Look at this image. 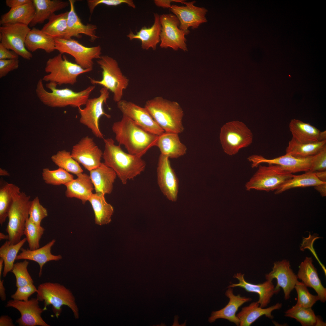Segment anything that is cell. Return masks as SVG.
<instances>
[{"label":"cell","mask_w":326,"mask_h":326,"mask_svg":"<svg viewBox=\"0 0 326 326\" xmlns=\"http://www.w3.org/2000/svg\"><path fill=\"white\" fill-rule=\"evenodd\" d=\"M104 163L116 173L123 184L133 179L145 170L146 164L142 157L124 152L111 138L104 139Z\"/></svg>","instance_id":"obj_1"},{"label":"cell","mask_w":326,"mask_h":326,"mask_svg":"<svg viewBox=\"0 0 326 326\" xmlns=\"http://www.w3.org/2000/svg\"><path fill=\"white\" fill-rule=\"evenodd\" d=\"M112 129L119 145H124L129 153L142 157L155 146L158 136L146 131L124 115L113 123Z\"/></svg>","instance_id":"obj_2"},{"label":"cell","mask_w":326,"mask_h":326,"mask_svg":"<svg viewBox=\"0 0 326 326\" xmlns=\"http://www.w3.org/2000/svg\"><path fill=\"white\" fill-rule=\"evenodd\" d=\"M57 86L52 82L47 83L46 87L51 91L49 92L45 88L42 79L38 81L35 92L38 99L43 104L53 107L70 106L78 108L86 104L95 87V85L90 86L80 91L75 92L67 88L58 89Z\"/></svg>","instance_id":"obj_3"},{"label":"cell","mask_w":326,"mask_h":326,"mask_svg":"<svg viewBox=\"0 0 326 326\" xmlns=\"http://www.w3.org/2000/svg\"><path fill=\"white\" fill-rule=\"evenodd\" d=\"M144 107L165 132L179 134L184 131V112L177 102L158 97L147 101Z\"/></svg>","instance_id":"obj_4"},{"label":"cell","mask_w":326,"mask_h":326,"mask_svg":"<svg viewBox=\"0 0 326 326\" xmlns=\"http://www.w3.org/2000/svg\"><path fill=\"white\" fill-rule=\"evenodd\" d=\"M37 298L39 301H43V309L51 305L52 310L56 318L60 316L62 307L68 306L72 312L76 319L79 318L78 308L75 298L70 290L57 283L47 282L40 284L37 287Z\"/></svg>","instance_id":"obj_5"},{"label":"cell","mask_w":326,"mask_h":326,"mask_svg":"<svg viewBox=\"0 0 326 326\" xmlns=\"http://www.w3.org/2000/svg\"><path fill=\"white\" fill-rule=\"evenodd\" d=\"M92 70L83 69L76 63L69 61L65 55L62 56L59 53L47 61L45 71L47 74L43 76L42 80L57 85H73L77 82L79 75Z\"/></svg>","instance_id":"obj_6"},{"label":"cell","mask_w":326,"mask_h":326,"mask_svg":"<svg viewBox=\"0 0 326 326\" xmlns=\"http://www.w3.org/2000/svg\"><path fill=\"white\" fill-rule=\"evenodd\" d=\"M97 62L102 69V78L97 80L89 77L93 85H101L110 91L117 103L122 100L123 91L128 87L129 80L122 73L117 62L107 55H101Z\"/></svg>","instance_id":"obj_7"},{"label":"cell","mask_w":326,"mask_h":326,"mask_svg":"<svg viewBox=\"0 0 326 326\" xmlns=\"http://www.w3.org/2000/svg\"><path fill=\"white\" fill-rule=\"evenodd\" d=\"M31 202L30 197L20 190L14 195L8 214V221L6 229L9 236L8 241L12 244L20 241L24 235Z\"/></svg>","instance_id":"obj_8"},{"label":"cell","mask_w":326,"mask_h":326,"mask_svg":"<svg viewBox=\"0 0 326 326\" xmlns=\"http://www.w3.org/2000/svg\"><path fill=\"white\" fill-rule=\"evenodd\" d=\"M258 166L257 171L245 185L247 190H276L294 175L278 165Z\"/></svg>","instance_id":"obj_9"},{"label":"cell","mask_w":326,"mask_h":326,"mask_svg":"<svg viewBox=\"0 0 326 326\" xmlns=\"http://www.w3.org/2000/svg\"><path fill=\"white\" fill-rule=\"evenodd\" d=\"M253 138L249 129L238 121L226 123L220 129L221 144L224 152L230 155H235L241 149L249 146L252 143Z\"/></svg>","instance_id":"obj_10"},{"label":"cell","mask_w":326,"mask_h":326,"mask_svg":"<svg viewBox=\"0 0 326 326\" xmlns=\"http://www.w3.org/2000/svg\"><path fill=\"white\" fill-rule=\"evenodd\" d=\"M54 40L55 50L62 54L66 53L72 56L76 63L84 69L92 70L93 60L100 59L101 56V48L99 45L89 47L72 38H55Z\"/></svg>","instance_id":"obj_11"},{"label":"cell","mask_w":326,"mask_h":326,"mask_svg":"<svg viewBox=\"0 0 326 326\" xmlns=\"http://www.w3.org/2000/svg\"><path fill=\"white\" fill-rule=\"evenodd\" d=\"M100 92L98 97L89 98L85 105V107L83 109L79 107L78 110L80 116V122L90 129L97 138L102 139L104 135L100 129V119L102 116L110 118L111 116L106 113L103 108L104 104L106 103L109 98V90L103 87L100 89Z\"/></svg>","instance_id":"obj_12"},{"label":"cell","mask_w":326,"mask_h":326,"mask_svg":"<svg viewBox=\"0 0 326 326\" xmlns=\"http://www.w3.org/2000/svg\"><path fill=\"white\" fill-rule=\"evenodd\" d=\"M30 30L28 25L22 24L2 25L0 27L1 43L19 56L30 60L33 57L32 54L27 49L25 45L26 37Z\"/></svg>","instance_id":"obj_13"},{"label":"cell","mask_w":326,"mask_h":326,"mask_svg":"<svg viewBox=\"0 0 326 326\" xmlns=\"http://www.w3.org/2000/svg\"><path fill=\"white\" fill-rule=\"evenodd\" d=\"M160 47H170L174 50L180 49L185 52L187 51L185 37L187 34L179 29L180 23L177 17L171 14H163L160 16Z\"/></svg>","instance_id":"obj_14"},{"label":"cell","mask_w":326,"mask_h":326,"mask_svg":"<svg viewBox=\"0 0 326 326\" xmlns=\"http://www.w3.org/2000/svg\"><path fill=\"white\" fill-rule=\"evenodd\" d=\"M117 107L123 114L146 131L159 136L165 131L155 121L145 107L125 100L117 103Z\"/></svg>","instance_id":"obj_15"},{"label":"cell","mask_w":326,"mask_h":326,"mask_svg":"<svg viewBox=\"0 0 326 326\" xmlns=\"http://www.w3.org/2000/svg\"><path fill=\"white\" fill-rule=\"evenodd\" d=\"M103 154L93 138L88 136L74 145L71 153L72 157L89 171L101 164Z\"/></svg>","instance_id":"obj_16"},{"label":"cell","mask_w":326,"mask_h":326,"mask_svg":"<svg viewBox=\"0 0 326 326\" xmlns=\"http://www.w3.org/2000/svg\"><path fill=\"white\" fill-rule=\"evenodd\" d=\"M314 156L306 158H298L286 154L284 155L271 159L264 158L261 155H253L248 160L251 163L253 168L257 167L260 164L278 165L283 169L290 173L309 171L311 168Z\"/></svg>","instance_id":"obj_17"},{"label":"cell","mask_w":326,"mask_h":326,"mask_svg":"<svg viewBox=\"0 0 326 326\" xmlns=\"http://www.w3.org/2000/svg\"><path fill=\"white\" fill-rule=\"evenodd\" d=\"M196 2L195 1L188 2L184 1L183 4L185 6L172 5L170 8L179 21V29L184 31L187 35L190 33L189 27H191L194 29L198 28L201 24L207 21L206 14L207 10L204 8L195 6Z\"/></svg>","instance_id":"obj_18"},{"label":"cell","mask_w":326,"mask_h":326,"mask_svg":"<svg viewBox=\"0 0 326 326\" xmlns=\"http://www.w3.org/2000/svg\"><path fill=\"white\" fill-rule=\"evenodd\" d=\"M39 302L37 298H32L27 301L11 300L6 306L15 308L20 312L21 316L15 321L19 326H49L41 317L45 310L40 307Z\"/></svg>","instance_id":"obj_19"},{"label":"cell","mask_w":326,"mask_h":326,"mask_svg":"<svg viewBox=\"0 0 326 326\" xmlns=\"http://www.w3.org/2000/svg\"><path fill=\"white\" fill-rule=\"evenodd\" d=\"M158 183L164 195L169 200L175 201L177 199L179 181L169 158L160 155L157 168Z\"/></svg>","instance_id":"obj_20"},{"label":"cell","mask_w":326,"mask_h":326,"mask_svg":"<svg viewBox=\"0 0 326 326\" xmlns=\"http://www.w3.org/2000/svg\"><path fill=\"white\" fill-rule=\"evenodd\" d=\"M265 278L267 280L272 281L274 279L276 280L277 284L275 287V290L278 293L281 287L286 300L289 298L291 292L299 281L297 275L290 268L289 261L286 260L275 262L272 270L266 275Z\"/></svg>","instance_id":"obj_21"},{"label":"cell","mask_w":326,"mask_h":326,"mask_svg":"<svg viewBox=\"0 0 326 326\" xmlns=\"http://www.w3.org/2000/svg\"><path fill=\"white\" fill-rule=\"evenodd\" d=\"M69 2L70 10L67 16V30L63 38L69 39L72 37L80 38L82 37L81 34L89 37L92 42L100 38L96 34L97 29L96 25L90 24H84L75 11L74 5L75 1L69 0Z\"/></svg>","instance_id":"obj_22"},{"label":"cell","mask_w":326,"mask_h":326,"mask_svg":"<svg viewBox=\"0 0 326 326\" xmlns=\"http://www.w3.org/2000/svg\"><path fill=\"white\" fill-rule=\"evenodd\" d=\"M298 279L307 287L314 289L319 300L322 302L326 301V289L322 284L316 269L313 264L311 257H306L299 267L297 275Z\"/></svg>","instance_id":"obj_23"},{"label":"cell","mask_w":326,"mask_h":326,"mask_svg":"<svg viewBox=\"0 0 326 326\" xmlns=\"http://www.w3.org/2000/svg\"><path fill=\"white\" fill-rule=\"evenodd\" d=\"M244 274L241 273L235 274L233 277L238 280V283L230 284L228 288L239 287L244 289L248 292L257 294L259 296L257 301L260 306L262 308L266 307L270 303V299L274 294L278 293L275 290V287L272 281L267 280L263 283L254 284L246 281Z\"/></svg>","instance_id":"obj_24"},{"label":"cell","mask_w":326,"mask_h":326,"mask_svg":"<svg viewBox=\"0 0 326 326\" xmlns=\"http://www.w3.org/2000/svg\"><path fill=\"white\" fill-rule=\"evenodd\" d=\"M228 288L225 292V295L229 299L228 303L221 309L212 312L208 318V321L211 323L217 319L222 318L234 323L237 326H239L240 321L236 313L239 307L245 302L251 301L252 299L249 297H242L240 294L235 295L233 292V288Z\"/></svg>","instance_id":"obj_25"},{"label":"cell","mask_w":326,"mask_h":326,"mask_svg":"<svg viewBox=\"0 0 326 326\" xmlns=\"http://www.w3.org/2000/svg\"><path fill=\"white\" fill-rule=\"evenodd\" d=\"M89 171L90 176L96 193L104 195L111 193L117 176L115 172L102 162Z\"/></svg>","instance_id":"obj_26"},{"label":"cell","mask_w":326,"mask_h":326,"mask_svg":"<svg viewBox=\"0 0 326 326\" xmlns=\"http://www.w3.org/2000/svg\"><path fill=\"white\" fill-rule=\"evenodd\" d=\"M177 133L164 132L158 136L155 146L161 154L169 158H176L185 155L186 146L180 141Z\"/></svg>","instance_id":"obj_27"},{"label":"cell","mask_w":326,"mask_h":326,"mask_svg":"<svg viewBox=\"0 0 326 326\" xmlns=\"http://www.w3.org/2000/svg\"><path fill=\"white\" fill-rule=\"evenodd\" d=\"M154 22L151 27L145 26L142 27L136 34L132 31L127 35L131 40L138 39L141 42V47L143 50H148L152 48L156 49L157 44L160 42V35L161 26L160 21V15L157 13H154Z\"/></svg>","instance_id":"obj_28"},{"label":"cell","mask_w":326,"mask_h":326,"mask_svg":"<svg viewBox=\"0 0 326 326\" xmlns=\"http://www.w3.org/2000/svg\"><path fill=\"white\" fill-rule=\"evenodd\" d=\"M76 175V178L65 185V195L68 198L78 199L84 204L93 193L94 187L90 176L82 173Z\"/></svg>","instance_id":"obj_29"},{"label":"cell","mask_w":326,"mask_h":326,"mask_svg":"<svg viewBox=\"0 0 326 326\" xmlns=\"http://www.w3.org/2000/svg\"><path fill=\"white\" fill-rule=\"evenodd\" d=\"M35 11L34 17L29 24L33 27L43 23L54 13L64 9L69 5V1L61 0H33Z\"/></svg>","instance_id":"obj_30"},{"label":"cell","mask_w":326,"mask_h":326,"mask_svg":"<svg viewBox=\"0 0 326 326\" xmlns=\"http://www.w3.org/2000/svg\"><path fill=\"white\" fill-rule=\"evenodd\" d=\"M55 241V239H53L43 246L34 250L21 248V252L18 255L16 260H28L38 263L40 267L39 276L40 277L43 267L46 263L51 260L58 261L62 258L61 255H54L51 253V248Z\"/></svg>","instance_id":"obj_31"},{"label":"cell","mask_w":326,"mask_h":326,"mask_svg":"<svg viewBox=\"0 0 326 326\" xmlns=\"http://www.w3.org/2000/svg\"><path fill=\"white\" fill-rule=\"evenodd\" d=\"M282 306V303H277L268 308H264L260 307L257 302H253L248 306L242 308L241 311L236 315L240 321L239 326H250L264 315L272 319L273 318L272 312L274 310L280 309Z\"/></svg>","instance_id":"obj_32"},{"label":"cell","mask_w":326,"mask_h":326,"mask_svg":"<svg viewBox=\"0 0 326 326\" xmlns=\"http://www.w3.org/2000/svg\"><path fill=\"white\" fill-rule=\"evenodd\" d=\"M34 4L31 2L14 8H11L1 17L0 24H20L29 25L35 13Z\"/></svg>","instance_id":"obj_33"},{"label":"cell","mask_w":326,"mask_h":326,"mask_svg":"<svg viewBox=\"0 0 326 326\" xmlns=\"http://www.w3.org/2000/svg\"><path fill=\"white\" fill-rule=\"evenodd\" d=\"M25 45L27 49L30 52L40 49L50 53L55 50L54 38L35 27H33L28 33Z\"/></svg>","instance_id":"obj_34"},{"label":"cell","mask_w":326,"mask_h":326,"mask_svg":"<svg viewBox=\"0 0 326 326\" xmlns=\"http://www.w3.org/2000/svg\"><path fill=\"white\" fill-rule=\"evenodd\" d=\"M289 127L292 138L299 142L308 143L319 141L321 131L309 123L293 119L290 122Z\"/></svg>","instance_id":"obj_35"},{"label":"cell","mask_w":326,"mask_h":326,"mask_svg":"<svg viewBox=\"0 0 326 326\" xmlns=\"http://www.w3.org/2000/svg\"><path fill=\"white\" fill-rule=\"evenodd\" d=\"M104 195L101 193H93L88 200L94 213L95 222L100 225L110 223L114 212L113 207L107 202Z\"/></svg>","instance_id":"obj_36"},{"label":"cell","mask_w":326,"mask_h":326,"mask_svg":"<svg viewBox=\"0 0 326 326\" xmlns=\"http://www.w3.org/2000/svg\"><path fill=\"white\" fill-rule=\"evenodd\" d=\"M285 313L286 316L295 319L302 326L326 325V323L315 315L312 308H305L296 304Z\"/></svg>","instance_id":"obj_37"},{"label":"cell","mask_w":326,"mask_h":326,"mask_svg":"<svg viewBox=\"0 0 326 326\" xmlns=\"http://www.w3.org/2000/svg\"><path fill=\"white\" fill-rule=\"evenodd\" d=\"M326 140L315 142H299L293 138L289 142L286 154L298 158H306L316 155L325 145Z\"/></svg>","instance_id":"obj_38"},{"label":"cell","mask_w":326,"mask_h":326,"mask_svg":"<svg viewBox=\"0 0 326 326\" xmlns=\"http://www.w3.org/2000/svg\"><path fill=\"white\" fill-rule=\"evenodd\" d=\"M326 182L320 181L315 172L309 171L299 175H294L278 189L275 191L276 194L281 193L289 189L296 187H315Z\"/></svg>","instance_id":"obj_39"},{"label":"cell","mask_w":326,"mask_h":326,"mask_svg":"<svg viewBox=\"0 0 326 326\" xmlns=\"http://www.w3.org/2000/svg\"><path fill=\"white\" fill-rule=\"evenodd\" d=\"M68 12L67 11L58 14H53L41 30L54 38H63L67 30Z\"/></svg>","instance_id":"obj_40"},{"label":"cell","mask_w":326,"mask_h":326,"mask_svg":"<svg viewBox=\"0 0 326 326\" xmlns=\"http://www.w3.org/2000/svg\"><path fill=\"white\" fill-rule=\"evenodd\" d=\"M26 241V238H24L17 243L12 244L7 241L0 247V257L4 261L3 277H5L8 272L11 271L17 254Z\"/></svg>","instance_id":"obj_41"},{"label":"cell","mask_w":326,"mask_h":326,"mask_svg":"<svg viewBox=\"0 0 326 326\" xmlns=\"http://www.w3.org/2000/svg\"><path fill=\"white\" fill-rule=\"evenodd\" d=\"M20 188L14 184L7 183L0 189V224L2 225L8 216L15 193Z\"/></svg>","instance_id":"obj_42"},{"label":"cell","mask_w":326,"mask_h":326,"mask_svg":"<svg viewBox=\"0 0 326 326\" xmlns=\"http://www.w3.org/2000/svg\"><path fill=\"white\" fill-rule=\"evenodd\" d=\"M51 159L59 168L69 173L77 175L83 172L79 163L72 157L71 153L65 150L58 151L52 156Z\"/></svg>","instance_id":"obj_43"},{"label":"cell","mask_w":326,"mask_h":326,"mask_svg":"<svg viewBox=\"0 0 326 326\" xmlns=\"http://www.w3.org/2000/svg\"><path fill=\"white\" fill-rule=\"evenodd\" d=\"M42 177L46 184L55 186L61 184L65 185L74 179L72 174L60 168L53 170L48 168H43Z\"/></svg>","instance_id":"obj_44"},{"label":"cell","mask_w":326,"mask_h":326,"mask_svg":"<svg viewBox=\"0 0 326 326\" xmlns=\"http://www.w3.org/2000/svg\"><path fill=\"white\" fill-rule=\"evenodd\" d=\"M44 229L34 223L29 217L25 225L24 235L26 236L30 249L34 250L39 248V242L43 234Z\"/></svg>","instance_id":"obj_45"},{"label":"cell","mask_w":326,"mask_h":326,"mask_svg":"<svg viewBox=\"0 0 326 326\" xmlns=\"http://www.w3.org/2000/svg\"><path fill=\"white\" fill-rule=\"evenodd\" d=\"M28 264L29 262L26 260L14 264L11 272L15 277L16 286L17 287L34 283L33 279L27 270Z\"/></svg>","instance_id":"obj_46"},{"label":"cell","mask_w":326,"mask_h":326,"mask_svg":"<svg viewBox=\"0 0 326 326\" xmlns=\"http://www.w3.org/2000/svg\"><path fill=\"white\" fill-rule=\"evenodd\" d=\"M294 289L297 292L298 300L296 304L305 308H312L316 302L319 300L317 295L311 294L307 287L301 282L298 281Z\"/></svg>","instance_id":"obj_47"},{"label":"cell","mask_w":326,"mask_h":326,"mask_svg":"<svg viewBox=\"0 0 326 326\" xmlns=\"http://www.w3.org/2000/svg\"><path fill=\"white\" fill-rule=\"evenodd\" d=\"M29 213V218L38 226H40L42 220L47 216V210L40 203L38 197L31 201Z\"/></svg>","instance_id":"obj_48"},{"label":"cell","mask_w":326,"mask_h":326,"mask_svg":"<svg viewBox=\"0 0 326 326\" xmlns=\"http://www.w3.org/2000/svg\"><path fill=\"white\" fill-rule=\"evenodd\" d=\"M87 3L91 14L93 13L95 8L101 4L110 6H116L124 3L133 8H136L134 3L131 0H88Z\"/></svg>","instance_id":"obj_49"},{"label":"cell","mask_w":326,"mask_h":326,"mask_svg":"<svg viewBox=\"0 0 326 326\" xmlns=\"http://www.w3.org/2000/svg\"><path fill=\"white\" fill-rule=\"evenodd\" d=\"M37 292V289L33 284H31L17 287L15 292L11 297L13 299L27 301L31 295Z\"/></svg>","instance_id":"obj_50"},{"label":"cell","mask_w":326,"mask_h":326,"mask_svg":"<svg viewBox=\"0 0 326 326\" xmlns=\"http://www.w3.org/2000/svg\"><path fill=\"white\" fill-rule=\"evenodd\" d=\"M326 145L314 155L309 171L316 172L326 171Z\"/></svg>","instance_id":"obj_51"},{"label":"cell","mask_w":326,"mask_h":326,"mask_svg":"<svg viewBox=\"0 0 326 326\" xmlns=\"http://www.w3.org/2000/svg\"><path fill=\"white\" fill-rule=\"evenodd\" d=\"M18 59H0V78L5 76L10 72L18 69Z\"/></svg>","instance_id":"obj_52"},{"label":"cell","mask_w":326,"mask_h":326,"mask_svg":"<svg viewBox=\"0 0 326 326\" xmlns=\"http://www.w3.org/2000/svg\"><path fill=\"white\" fill-rule=\"evenodd\" d=\"M18 56L15 52L10 51L0 43V59H18Z\"/></svg>","instance_id":"obj_53"},{"label":"cell","mask_w":326,"mask_h":326,"mask_svg":"<svg viewBox=\"0 0 326 326\" xmlns=\"http://www.w3.org/2000/svg\"><path fill=\"white\" fill-rule=\"evenodd\" d=\"M184 0H155L154 3L157 6L162 7L163 8H170L172 2L180 3L183 4L185 1Z\"/></svg>","instance_id":"obj_54"},{"label":"cell","mask_w":326,"mask_h":326,"mask_svg":"<svg viewBox=\"0 0 326 326\" xmlns=\"http://www.w3.org/2000/svg\"><path fill=\"white\" fill-rule=\"evenodd\" d=\"M32 0H6V6L11 8L20 6L31 2Z\"/></svg>","instance_id":"obj_55"},{"label":"cell","mask_w":326,"mask_h":326,"mask_svg":"<svg viewBox=\"0 0 326 326\" xmlns=\"http://www.w3.org/2000/svg\"><path fill=\"white\" fill-rule=\"evenodd\" d=\"M14 326L12 319L8 315H2L0 317V326Z\"/></svg>","instance_id":"obj_56"},{"label":"cell","mask_w":326,"mask_h":326,"mask_svg":"<svg viewBox=\"0 0 326 326\" xmlns=\"http://www.w3.org/2000/svg\"><path fill=\"white\" fill-rule=\"evenodd\" d=\"M315 187V189L319 192L322 197L326 196V182L318 185Z\"/></svg>","instance_id":"obj_57"},{"label":"cell","mask_w":326,"mask_h":326,"mask_svg":"<svg viewBox=\"0 0 326 326\" xmlns=\"http://www.w3.org/2000/svg\"><path fill=\"white\" fill-rule=\"evenodd\" d=\"M4 280H1L0 278V297L2 301H5L6 299L5 292V289L4 285Z\"/></svg>","instance_id":"obj_58"},{"label":"cell","mask_w":326,"mask_h":326,"mask_svg":"<svg viewBox=\"0 0 326 326\" xmlns=\"http://www.w3.org/2000/svg\"><path fill=\"white\" fill-rule=\"evenodd\" d=\"M318 178L321 181L326 182V171L315 172Z\"/></svg>","instance_id":"obj_59"},{"label":"cell","mask_w":326,"mask_h":326,"mask_svg":"<svg viewBox=\"0 0 326 326\" xmlns=\"http://www.w3.org/2000/svg\"><path fill=\"white\" fill-rule=\"evenodd\" d=\"M326 140V131L320 132L319 136V141Z\"/></svg>","instance_id":"obj_60"},{"label":"cell","mask_w":326,"mask_h":326,"mask_svg":"<svg viewBox=\"0 0 326 326\" xmlns=\"http://www.w3.org/2000/svg\"><path fill=\"white\" fill-rule=\"evenodd\" d=\"M9 175V173L8 171L4 169L0 168V175L1 176H8Z\"/></svg>","instance_id":"obj_61"},{"label":"cell","mask_w":326,"mask_h":326,"mask_svg":"<svg viewBox=\"0 0 326 326\" xmlns=\"http://www.w3.org/2000/svg\"><path fill=\"white\" fill-rule=\"evenodd\" d=\"M9 236L8 235H7L4 234L2 232H0V240H8Z\"/></svg>","instance_id":"obj_62"},{"label":"cell","mask_w":326,"mask_h":326,"mask_svg":"<svg viewBox=\"0 0 326 326\" xmlns=\"http://www.w3.org/2000/svg\"><path fill=\"white\" fill-rule=\"evenodd\" d=\"M4 263V261L3 259L2 258H0V278L1 277V275L2 274V270L3 264Z\"/></svg>","instance_id":"obj_63"}]
</instances>
